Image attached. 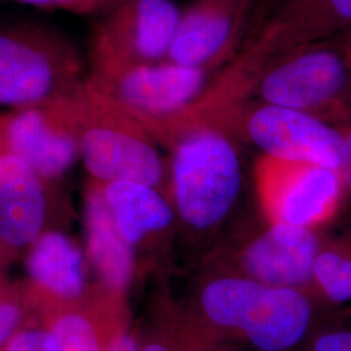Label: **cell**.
<instances>
[{"mask_svg": "<svg viewBox=\"0 0 351 351\" xmlns=\"http://www.w3.org/2000/svg\"><path fill=\"white\" fill-rule=\"evenodd\" d=\"M322 306L301 290L215 271L202 284L190 319L207 342L252 351H298L319 326Z\"/></svg>", "mask_w": 351, "mask_h": 351, "instance_id": "6da1fadb", "label": "cell"}, {"mask_svg": "<svg viewBox=\"0 0 351 351\" xmlns=\"http://www.w3.org/2000/svg\"><path fill=\"white\" fill-rule=\"evenodd\" d=\"M50 107L75 133L80 158L97 181L128 180L154 188L162 182L163 159L149 130L86 80Z\"/></svg>", "mask_w": 351, "mask_h": 351, "instance_id": "7a4b0ae2", "label": "cell"}, {"mask_svg": "<svg viewBox=\"0 0 351 351\" xmlns=\"http://www.w3.org/2000/svg\"><path fill=\"white\" fill-rule=\"evenodd\" d=\"M168 142L176 211L194 234H213L233 213L242 193L239 150L230 136L210 125L190 126Z\"/></svg>", "mask_w": 351, "mask_h": 351, "instance_id": "3957f363", "label": "cell"}, {"mask_svg": "<svg viewBox=\"0 0 351 351\" xmlns=\"http://www.w3.org/2000/svg\"><path fill=\"white\" fill-rule=\"evenodd\" d=\"M88 75L75 43L39 23L0 24V104L50 107L73 93Z\"/></svg>", "mask_w": 351, "mask_h": 351, "instance_id": "277c9868", "label": "cell"}, {"mask_svg": "<svg viewBox=\"0 0 351 351\" xmlns=\"http://www.w3.org/2000/svg\"><path fill=\"white\" fill-rule=\"evenodd\" d=\"M251 98L333 126L351 123V46L341 38L291 51L258 77Z\"/></svg>", "mask_w": 351, "mask_h": 351, "instance_id": "5b68a950", "label": "cell"}, {"mask_svg": "<svg viewBox=\"0 0 351 351\" xmlns=\"http://www.w3.org/2000/svg\"><path fill=\"white\" fill-rule=\"evenodd\" d=\"M351 27V0H287L247 47L213 80L228 101L250 99L264 71L289 52L339 38Z\"/></svg>", "mask_w": 351, "mask_h": 351, "instance_id": "8992f818", "label": "cell"}, {"mask_svg": "<svg viewBox=\"0 0 351 351\" xmlns=\"http://www.w3.org/2000/svg\"><path fill=\"white\" fill-rule=\"evenodd\" d=\"M213 71L171 62L88 63L86 82L147 130L186 112L210 86Z\"/></svg>", "mask_w": 351, "mask_h": 351, "instance_id": "52a82bcc", "label": "cell"}, {"mask_svg": "<svg viewBox=\"0 0 351 351\" xmlns=\"http://www.w3.org/2000/svg\"><path fill=\"white\" fill-rule=\"evenodd\" d=\"M208 125L236 134L265 156L341 169L343 138L337 126L308 113L261 101H239L215 113Z\"/></svg>", "mask_w": 351, "mask_h": 351, "instance_id": "ba28073f", "label": "cell"}, {"mask_svg": "<svg viewBox=\"0 0 351 351\" xmlns=\"http://www.w3.org/2000/svg\"><path fill=\"white\" fill-rule=\"evenodd\" d=\"M324 237L323 229L274 224L262 217L217 250L213 264L219 272L301 290L315 300V259Z\"/></svg>", "mask_w": 351, "mask_h": 351, "instance_id": "9c48e42d", "label": "cell"}, {"mask_svg": "<svg viewBox=\"0 0 351 351\" xmlns=\"http://www.w3.org/2000/svg\"><path fill=\"white\" fill-rule=\"evenodd\" d=\"M254 181L261 217L303 229H323L346 193L339 169L265 155L255 163Z\"/></svg>", "mask_w": 351, "mask_h": 351, "instance_id": "30bf717a", "label": "cell"}, {"mask_svg": "<svg viewBox=\"0 0 351 351\" xmlns=\"http://www.w3.org/2000/svg\"><path fill=\"white\" fill-rule=\"evenodd\" d=\"M180 14L176 0H114L91 26L88 63L165 62Z\"/></svg>", "mask_w": 351, "mask_h": 351, "instance_id": "8fae6325", "label": "cell"}, {"mask_svg": "<svg viewBox=\"0 0 351 351\" xmlns=\"http://www.w3.org/2000/svg\"><path fill=\"white\" fill-rule=\"evenodd\" d=\"M252 0H194L181 10L167 62L215 71L237 49Z\"/></svg>", "mask_w": 351, "mask_h": 351, "instance_id": "7c38bea8", "label": "cell"}, {"mask_svg": "<svg viewBox=\"0 0 351 351\" xmlns=\"http://www.w3.org/2000/svg\"><path fill=\"white\" fill-rule=\"evenodd\" d=\"M0 152L17 156L43 180L63 175L80 156L75 133L52 107L1 114Z\"/></svg>", "mask_w": 351, "mask_h": 351, "instance_id": "4fadbf2b", "label": "cell"}, {"mask_svg": "<svg viewBox=\"0 0 351 351\" xmlns=\"http://www.w3.org/2000/svg\"><path fill=\"white\" fill-rule=\"evenodd\" d=\"M46 215L43 178L17 156L0 152V242L30 246L43 233Z\"/></svg>", "mask_w": 351, "mask_h": 351, "instance_id": "5bb4252c", "label": "cell"}, {"mask_svg": "<svg viewBox=\"0 0 351 351\" xmlns=\"http://www.w3.org/2000/svg\"><path fill=\"white\" fill-rule=\"evenodd\" d=\"M103 195L121 236L130 246L169 228L175 219L171 203L154 186L137 181L103 184Z\"/></svg>", "mask_w": 351, "mask_h": 351, "instance_id": "9a60e30c", "label": "cell"}, {"mask_svg": "<svg viewBox=\"0 0 351 351\" xmlns=\"http://www.w3.org/2000/svg\"><path fill=\"white\" fill-rule=\"evenodd\" d=\"M26 259L33 282L60 301H73L85 289L82 252L60 232H43L30 246Z\"/></svg>", "mask_w": 351, "mask_h": 351, "instance_id": "2e32d148", "label": "cell"}, {"mask_svg": "<svg viewBox=\"0 0 351 351\" xmlns=\"http://www.w3.org/2000/svg\"><path fill=\"white\" fill-rule=\"evenodd\" d=\"M86 230L90 262L101 282L113 291H124L133 275L132 246L121 236L101 190L88 194Z\"/></svg>", "mask_w": 351, "mask_h": 351, "instance_id": "e0dca14e", "label": "cell"}, {"mask_svg": "<svg viewBox=\"0 0 351 351\" xmlns=\"http://www.w3.org/2000/svg\"><path fill=\"white\" fill-rule=\"evenodd\" d=\"M315 300L322 306L351 304V230L326 237L314 264Z\"/></svg>", "mask_w": 351, "mask_h": 351, "instance_id": "ac0fdd59", "label": "cell"}, {"mask_svg": "<svg viewBox=\"0 0 351 351\" xmlns=\"http://www.w3.org/2000/svg\"><path fill=\"white\" fill-rule=\"evenodd\" d=\"M49 330L58 351H104L110 336H104L99 326L88 315L65 311L51 320Z\"/></svg>", "mask_w": 351, "mask_h": 351, "instance_id": "d6986e66", "label": "cell"}, {"mask_svg": "<svg viewBox=\"0 0 351 351\" xmlns=\"http://www.w3.org/2000/svg\"><path fill=\"white\" fill-rule=\"evenodd\" d=\"M298 351H351V326L319 324Z\"/></svg>", "mask_w": 351, "mask_h": 351, "instance_id": "ffe728a7", "label": "cell"}, {"mask_svg": "<svg viewBox=\"0 0 351 351\" xmlns=\"http://www.w3.org/2000/svg\"><path fill=\"white\" fill-rule=\"evenodd\" d=\"M207 343L189 320L175 339H150L141 346V351H199Z\"/></svg>", "mask_w": 351, "mask_h": 351, "instance_id": "44dd1931", "label": "cell"}, {"mask_svg": "<svg viewBox=\"0 0 351 351\" xmlns=\"http://www.w3.org/2000/svg\"><path fill=\"white\" fill-rule=\"evenodd\" d=\"M4 351H58L49 328H32L14 333Z\"/></svg>", "mask_w": 351, "mask_h": 351, "instance_id": "7402d4cb", "label": "cell"}, {"mask_svg": "<svg viewBox=\"0 0 351 351\" xmlns=\"http://www.w3.org/2000/svg\"><path fill=\"white\" fill-rule=\"evenodd\" d=\"M42 10L65 11L77 14H98L114 0H13Z\"/></svg>", "mask_w": 351, "mask_h": 351, "instance_id": "603a6c76", "label": "cell"}, {"mask_svg": "<svg viewBox=\"0 0 351 351\" xmlns=\"http://www.w3.org/2000/svg\"><path fill=\"white\" fill-rule=\"evenodd\" d=\"M23 313L17 303L11 301L0 302V346L7 343L21 323Z\"/></svg>", "mask_w": 351, "mask_h": 351, "instance_id": "cb8c5ba5", "label": "cell"}, {"mask_svg": "<svg viewBox=\"0 0 351 351\" xmlns=\"http://www.w3.org/2000/svg\"><path fill=\"white\" fill-rule=\"evenodd\" d=\"M104 351H141V346L132 333L119 328L110 333Z\"/></svg>", "mask_w": 351, "mask_h": 351, "instance_id": "d4e9b609", "label": "cell"}, {"mask_svg": "<svg viewBox=\"0 0 351 351\" xmlns=\"http://www.w3.org/2000/svg\"><path fill=\"white\" fill-rule=\"evenodd\" d=\"M343 138V162L341 165V175L343 178V184L346 191L351 194V123L346 125L337 126Z\"/></svg>", "mask_w": 351, "mask_h": 351, "instance_id": "484cf974", "label": "cell"}, {"mask_svg": "<svg viewBox=\"0 0 351 351\" xmlns=\"http://www.w3.org/2000/svg\"><path fill=\"white\" fill-rule=\"evenodd\" d=\"M199 351H242L230 343H219V342H210L204 345Z\"/></svg>", "mask_w": 351, "mask_h": 351, "instance_id": "4316f807", "label": "cell"}, {"mask_svg": "<svg viewBox=\"0 0 351 351\" xmlns=\"http://www.w3.org/2000/svg\"><path fill=\"white\" fill-rule=\"evenodd\" d=\"M339 38H341V39H343L345 42H348L349 45L351 46V27L348 30V32H345L342 36H339Z\"/></svg>", "mask_w": 351, "mask_h": 351, "instance_id": "83f0119b", "label": "cell"}, {"mask_svg": "<svg viewBox=\"0 0 351 351\" xmlns=\"http://www.w3.org/2000/svg\"><path fill=\"white\" fill-rule=\"evenodd\" d=\"M348 314H349V316L351 317V304L348 307Z\"/></svg>", "mask_w": 351, "mask_h": 351, "instance_id": "f1b7e54d", "label": "cell"}]
</instances>
